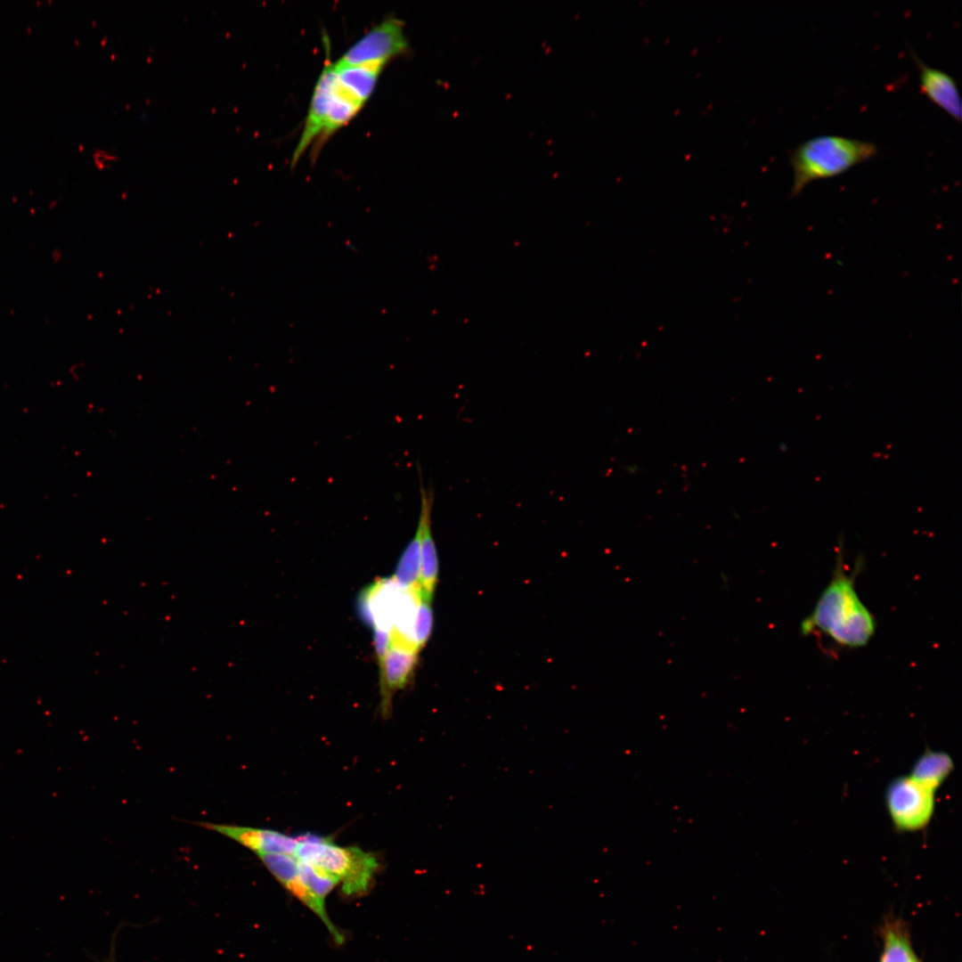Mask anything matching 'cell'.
Masks as SVG:
<instances>
[{"label":"cell","mask_w":962,"mask_h":962,"mask_svg":"<svg viewBox=\"0 0 962 962\" xmlns=\"http://www.w3.org/2000/svg\"><path fill=\"white\" fill-rule=\"evenodd\" d=\"M855 577V572H845L841 546L830 582L801 624L803 635L822 634L850 648L868 643L876 632V621L856 591Z\"/></svg>","instance_id":"6da1fadb"},{"label":"cell","mask_w":962,"mask_h":962,"mask_svg":"<svg viewBox=\"0 0 962 962\" xmlns=\"http://www.w3.org/2000/svg\"><path fill=\"white\" fill-rule=\"evenodd\" d=\"M877 151L871 142L836 135H819L803 142L790 156L791 195H799L811 182L845 173L874 158Z\"/></svg>","instance_id":"7a4b0ae2"},{"label":"cell","mask_w":962,"mask_h":962,"mask_svg":"<svg viewBox=\"0 0 962 962\" xmlns=\"http://www.w3.org/2000/svg\"><path fill=\"white\" fill-rule=\"evenodd\" d=\"M294 856L332 875L348 896L367 891L378 869L377 858L358 847H344L326 837H298Z\"/></svg>","instance_id":"3957f363"},{"label":"cell","mask_w":962,"mask_h":962,"mask_svg":"<svg viewBox=\"0 0 962 962\" xmlns=\"http://www.w3.org/2000/svg\"><path fill=\"white\" fill-rule=\"evenodd\" d=\"M885 800L892 823L900 832L925 828L934 813L935 792L909 775L893 779L886 787Z\"/></svg>","instance_id":"277c9868"},{"label":"cell","mask_w":962,"mask_h":962,"mask_svg":"<svg viewBox=\"0 0 962 962\" xmlns=\"http://www.w3.org/2000/svg\"><path fill=\"white\" fill-rule=\"evenodd\" d=\"M407 49L403 22L395 18H388L369 30L335 64L386 65L389 60L404 53Z\"/></svg>","instance_id":"5b68a950"},{"label":"cell","mask_w":962,"mask_h":962,"mask_svg":"<svg viewBox=\"0 0 962 962\" xmlns=\"http://www.w3.org/2000/svg\"><path fill=\"white\" fill-rule=\"evenodd\" d=\"M199 826L239 843L257 855L269 853L294 855L298 843V837L272 829L210 822H200Z\"/></svg>","instance_id":"8992f818"},{"label":"cell","mask_w":962,"mask_h":962,"mask_svg":"<svg viewBox=\"0 0 962 962\" xmlns=\"http://www.w3.org/2000/svg\"><path fill=\"white\" fill-rule=\"evenodd\" d=\"M337 89V76L332 63L328 62L315 85L301 137L293 154L297 163L314 139L320 136L330 103Z\"/></svg>","instance_id":"52a82bcc"},{"label":"cell","mask_w":962,"mask_h":962,"mask_svg":"<svg viewBox=\"0 0 962 962\" xmlns=\"http://www.w3.org/2000/svg\"><path fill=\"white\" fill-rule=\"evenodd\" d=\"M420 473V471H419ZM420 512L418 529L420 533V576L421 595L432 600L438 576V557L431 531V513L434 493L426 488L420 474Z\"/></svg>","instance_id":"ba28073f"},{"label":"cell","mask_w":962,"mask_h":962,"mask_svg":"<svg viewBox=\"0 0 962 962\" xmlns=\"http://www.w3.org/2000/svg\"><path fill=\"white\" fill-rule=\"evenodd\" d=\"M298 871L306 889V899L304 905L322 921L335 942L342 943L343 935L333 925L325 909V898L338 884V880L328 872L298 860Z\"/></svg>","instance_id":"9c48e42d"},{"label":"cell","mask_w":962,"mask_h":962,"mask_svg":"<svg viewBox=\"0 0 962 962\" xmlns=\"http://www.w3.org/2000/svg\"><path fill=\"white\" fill-rule=\"evenodd\" d=\"M419 651L392 644L384 660L385 683L380 694V712L383 718L392 713L394 693L404 689L411 680L418 662Z\"/></svg>","instance_id":"30bf717a"},{"label":"cell","mask_w":962,"mask_h":962,"mask_svg":"<svg viewBox=\"0 0 962 962\" xmlns=\"http://www.w3.org/2000/svg\"><path fill=\"white\" fill-rule=\"evenodd\" d=\"M919 71L921 92L958 122L961 121V101L957 83L948 73L923 62L913 54Z\"/></svg>","instance_id":"8fae6325"},{"label":"cell","mask_w":962,"mask_h":962,"mask_svg":"<svg viewBox=\"0 0 962 962\" xmlns=\"http://www.w3.org/2000/svg\"><path fill=\"white\" fill-rule=\"evenodd\" d=\"M339 85L361 105L371 95L379 76L385 65L360 64L338 66L333 64Z\"/></svg>","instance_id":"7c38bea8"},{"label":"cell","mask_w":962,"mask_h":962,"mask_svg":"<svg viewBox=\"0 0 962 962\" xmlns=\"http://www.w3.org/2000/svg\"><path fill=\"white\" fill-rule=\"evenodd\" d=\"M952 758L945 752L927 750L913 763L909 776L936 793L953 771Z\"/></svg>","instance_id":"4fadbf2b"},{"label":"cell","mask_w":962,"mask_h":962,"mask_svg":"<svg viewBox=\"0 0 962 962\" xmlns=\"http://www.w3.org/2000/svg\"><path fill=\"white\" fill-rule=\"evenodd\" d=\"M420 576V533L417 527L413 538L404 550L393 575L402 590L419 588Z\"/></svg>","instance_id":"5bb4252c"},{"label":"cell","mask_w":962,"mask_h":962,"mask_svg":"<svg viewBox=\"0 0 962 962\" xmlns=\"http://www.w3.org/2000/svg\"><path fill=\"white\" fill-rule=\"evenodd\" d=\"M363 107L346 92L337 79V89L330 103L320 137L327 138L346 125Z\"/></svg>","instance_id":"9a60e30c"},{"label":"cell","mask_w":962,"mask_h":962,"mask_svg":"<svg viewBox=\"0 0 962 962\" xmlns=\"http://www.w3.org/2000/svg\"><path fill=\"white\" fill-rule=\"evenodd\" d=\"M884 952L880 962H918L904 927L891 922L884 931Z\"/></svg>","instance_id":"2e32d148"},{"label":"cell","mask_w":962,"mask_h":962,"mask_svg":"<svg viewBox=\"0 0 962 962\" xmlns=\"http://www.w3.org/2000/svg\"><path fill=\"white\" fill-rule=\"evenodd\" d=\"M434 624V616L431 600L421 595L413 625V640L416 648L420 651L427 643L431 634Z\"/></svg>","instance_id":"e0dca14e"},{"label":"cell","mask_w":962,"mask_h":962,"mask_svg":"<svg viewBox=\"0 0 962 962\" xmlns=\"http://www.w3.org/2000/svg\"><path fill=\"white\" fill-rule=\"evenodd\" d=\"M114 941L111 942V946H110L108 957H106L101 962H118L117 958H116V953H115V942Z\"/></svg>","instance_id":"ac0fdd59"}]
</instances>
